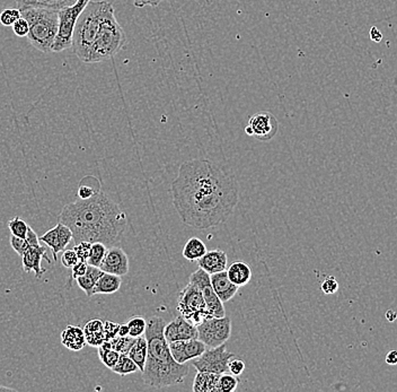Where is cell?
Returning <instances> with one entry per match:
<instances>
[{
	"mask_svg": "<svg viewBox=\"0 0 397 392\" xmlns=\"http://www.w3.org/2000/svg\"><path fill=\"white\" fill-rule=\"evenodd\" d=\"M126 43V32L116 19V10L112 6L102 21L100 31L89 50L86 64H95V62L110 60L123 49Z\"/></svg>",
	"mask_w": 397,
	"mask_h": 392,
	"instance_id": "cell-6",
	"label": "cell"
},
{
	"mask_svg": "<svg viewBox=\"0 0 397 392\" xmlns=\"http://www.w3.org/2000/svg\"><path fill=\"white\" fill-rule=\"evenodd\" d=\"M10 245H12V250L17 253V255L23 256L25 251H28V249L31 247L28 240L21 239L19 236H10Z\"/></svg>",
	"mask_w": 397,
	"mask_h": 392,
	"instance_id": "cell-37",
	"label": "cell"
},
{
	"mask_svg": "<svg viewBox=\"0 0 397 392\" xmlns=\"http://www.w3.org/2000/svg\"><path fill=\"white\" fill-rule=\"evenodd\" d=\"M107 251V247L104 243L94 242L92 243V248L89 252V257L87 259V264L91 266L100 267L102 260L104 259L105 253Z\"/></svg>",
	"mask_w": 397,
	"mask_h": 392,
	"instance_id": "cell-33",
	"label": "cell"
},
{
	"mask_svg": "<svg viewBox=\"0 0 397 392\" xmlns=\"http://www.w3.org/2000/svg\"><path fill=\"white\" fill-rule=\"evenodd\" d=\"M87 266H89L87 261H78V262L71 268V279H76L77 277H80V276L85 275Z\"/></svg>",
	"mask_w": 397,
	"mask_h": 392,
	"instance_id": "cell-45",
	"label": "cell"
},
{
	"mask_svg": "<svg viewBox=\"0 0 397 392\" xmlns=\"http://www.w3.org/2000/svg\"><path fill=\"white\" fill-rule=\"evenodd\" d=\"M246 368V364H245L244 361H241L239 359H230V363H228V372L232 375H236V377H239L243 374Z\"/></svg>",
	"mask_w": 397,
	"mask_h": 392,
	"instance_id": "cell-42",
	"label": "cell"
},
{
	"mask_svg": "<svg viewBox=\"0 0 397 392\" xmlns=\"http://www.w3.org/2000/svg\"><path fill=\"white\" fill-rule=\"evenodd\" d=\"M178 310L181 316L196 326L201 323L205 319L211 317L201 291L198 289V286L191 282H189L183 291L181 292L178 301Z\"/></svg>",
	"mask_w": 397,
	"mask_h": 392,
	"instance_id": "cell-8",
	"label": "cell"
},
{
	"mask_svg": "<svg viewBox=\"0 0 397 392\" xmlns=\"http://www.w3.org/2000/svg\"><path fill=\"white\" fill-rule=\"evenodd\" d=\"M165 320L160 317L147 319L145 337L148 343V353L142 379L146 386L156 389L183 383L189 374V365L180 364L172 356L169 344L164 336Z\"/></svg>",
	"mask_w": 397,
	"mask_h": 392,
	"instance_id": "cell-3",
	"label": "cell"
},
{
	"mask_svg": "<svg viewBox=\"0 0 397 392\" xmlns=\"http://www.w3.org/2000/svg\"><path fill=\"white\" fill-rule=\"evenodd\" d=\"M109 341H110L111 347L116 352L128 355L129 350H131L132 345L135 344L136 338L131 337V336H127V337L116 336L113 339L109 340Z\"/></svg>",
	"mask_w": 397,
	"mask_h": 392,
	"instance_id": "cell-34",
	"label": "cell"
},
{
	"mask_svg": "<svg viewBox=\"0 0 397 392\" xmlns=\"http://www.w3.org/2000/svg\"><path fill=\"white\" fill-rule=\"evenodd\" d=\"M122 284L121 276L103 273L95 285V294H114Z\"/></svg>",
	"mask_w": 397,
	"mask_h": 392,
	"instance_id": "cell-24",
	"label": "cell"
},
{
	"mask_svg": "<svg viewBox=\"0 0 397 392\" xmlns=\"http://www.w3.org/2000/svg\"><path fill=\"white\" fill-rule=\"evenodd\" d=\"M172 193L182 222L200 230L226 223L239 198L235 178L208 159L184 162L172 184Z\"/></svg>",
	"mask_w": 397,
	"mask_h": 392,
	"instance_id": "cell-1",
	"label": "cell"
},
{
	"mask_svg": "<svg viewBox=\"0 0 397 392\" xmlns=\"http://www.w3.org/2000/svg\"><path fill=\"white\" fill-rule=\"evenodd\" d=\"M103 273H104V271H103L100 267L91 266V265H89L85 275L77 277L75 280H76L77 285L80 286V288H82V289L85 292L87 296L92 297L93 295H95V285H96V282H98V278L103 275Z\"/></svg>",
	"mask_w": 397,
	"mask_h": 392,
	"instance_id": "cell-23",
	"label": "cell"
},
{
	"mask_svg": "<svg viewBox=\"0 0 397 392\" xmlns=\"http://www.w3.org/2000/svg\"><path fill=\"white\" fill-rule=\"evenodd\" d=\"M78 261H80V259L77 257L76 252H75L73 249H66V250L62 251V264L64 268L71 269Z\"/></svg>",
	"mask_w": 397,
	"mask_h": 392,
	"instance_id": "cell-38",
	"label": "cell"
},
{
	"mask_svg": "<svg viewBox=\"0 0 397 392\" xmlns=\"http://www.w3.org/2000/svg\"><path fill=\"white\" fill-rule=\"evenodd\" d=\"M120 355L121 354L119 352H116V350L111 347L109 340H105L104 343L98 347V357L101 359L102 363L110 370H112L114 368V365L118 363Z\"/></svg>",
	"mask_w": 397,
	"mask_h": 392,
	"instance_id": "cell-29",
	"label": "cell"
},
{
	"mask_svg": "<svg viewBox=\"0 0 397 392\" xmlns=\"http://www.w3.org/2000/svg\"><path fill=\"white\" fill-rule=\"evenodd\" d=\"M385 362L388 365H397V350H393L388 353Z\"/></svg>",
	"mask_w": 397,
	"mask_h": 392,
	"instance_id": "cell-49",
	"label": "cell"
},
{
	"mask_svg": "<svg viewBox=\"0 0 397 392\" xmlns=\"http://www.w3.org/2000/svg\"><path fill=\"white\" fill-rule=\"evenodd\" d=\"M42 259H46L49 264H51V260L48 258V252H46V247L39 245V247H30L28 251L24 252V255L21 256V260H23V269L25 273H31L34 271L37 278H41L43 274L46 273V270L41 266V261Z\"/></svg>",
	"mask_w": 397,
	"mask_h": 392,
	"instance_id": "cell-17",
	"label": "cell"
},
{
	"mask_svg": "<svg viewBox=\"0 0 397 392\" xmlns=\"http://www.w3.org/2000/svg\"><path fill=\"white\" fill-rule=\"evenodd\" d=\"M92 248V243L87 242V241H82V242L75 244V252H76L77 257L82 261H87L89 257V252Z\"/></svg>",
	"mask_w": 397,
	"mask_h": 392,
	"instance_id": "cell-39",
	"label": "cell"
},
{
	"mask_svg": "<svg viewBox=\"0 0 397 392\" xmlns=\"http://www.w3.org/2000/svg\"><path fill=\"white\" fill-rule=\"evenodd\" d=\"M112 6H113L112 3L105 0L89 1L75 25L71 48L73 53L85 64L91 46L101 28L102 21Z\"/></svg>",
	"mask_w": 397,
	"mask_h": 392,
	"instance_id": "cell-4",
	"label": "cell"
},
{
	"mask_svg": "<svg viewBox=\"0 0 397 392\" xmlns=\"http://www.w3.org/2000/svg\"><path fill=\"white\" fill-rule=\"evenodd\" d=\"M120 323H116V322L107 321L104 322V334L105 340L113 339L114 337L118 336V331H119Z\"/></svg>",
	"mask_w": 397,
	"mask_h": 392,
	"instance_id": "cell-43",
	"label": "cell"
},
{
	"mask_svg": "<svg viewBox=\"0 0 397 392\" xmlns=\"http://www.w3.org/2000/svg\"><path fill=\"white\" fill-rule=\"evenodd\" d=\"M21 17V10H16V8H7L0 12V24L3 26H12V24Z\"/></svg>",
	"mask_w": 397,
	"mask_h": 392,
	"instance_id": "cell-36",
	"label": "cell"
},
{
	"mask_svg": "<svg viewBox=\"0 0 397 392\" xmlns=\"http://www.w3.org/2000/svg\"><path fill=\"white\" fill-rule=\"evenodd\" d=\"M172 356L180 364H185L187 362L201 356L207 350V346L198 338L194 339L178 340L169 344Z\"/></svg>",
	"mask_w": 397,
	"mask_h": 392,
	"instance_id": "cell-14",
	"label": "cell"
},
{
	"mask_svg": "<svg viewBox=\"0 0 397 392\" xmlns=\"http://www.w3.org/2000/svg\"><path fill=\"white\" fill-rule=\"evenodd\" d=\"M62 344L67 350L80 352L86 346L84 329L78 326L69 325L62 332Z\"/></svg>",
	"mask_w": 397,
	"mask_h": 392,
	"instance_id": "cell-20",
	"label": "cell"
},
{
	"mask_svg": "<svg viewBox=\"0 0 397 392\" xmlns=\"http://www.w3.org/2000/svg\"><path fill=\"white\" fill-rule=\"evenodd\" d=\"M219 374L198 372L194 377L192 390L194 392H217Z\"/></svg>",
	"mask_w": 397,
	"mask_h": 392,
	"instance_id": "cell-25",
	"label": "cell"
},
{
	"mask_svg": "<svg viewBox=\"0 0 397 392\" xmlns=\"http://www.w3.org/2000/svg\"><path fill=\"white\" fill-rule=\"evenodd\" d=\"M89 1L91 0H77L73 6L64 7L59 10V30L53 43V53H62L71 49L75 25Z\"/></svg>",
	"mask_w": 397,
	"mask_h": 392,
	"instance_id": "cell-7",
	"label": "cell"
},
{
	"mask_svg": "<svg viewBox=\"0 0 397 392\" xmlns=\"http://www.w3.org/2000/svg\"><path fill=\"white\" fill-rule=\"evenodd\" d=\"M207 253V247L198 238H191L184 245L182 255L189 261H198Z\"/></svg>",
	"mask_w": 397,
	"mask_h": 392,
	"instance_id": "cell-28",
	"label": "cell"
},
{
	"mask_svg": "<svg viewBox=\"0 0 397 392\" xmlns=\"http://www.w3.org/2000/svg\"><path fill=\"white\" fill-rule=\"evenodd\" d=\"M112 371H113L114 373L124 377V375H128V374L136 373V372L139 371V368H138L135 362L129 357V355L121 354L119 361L114 365Z\"/></svg>",
	"mask_w": 397,
	"mask_h": 392,
	"instance_id": "cell-30",
	"label": "cell"
},
{
	"mask_svg": "<svg viewBox=\"0 0 397 392\" xmlns=\"http://www.w3.org/2000/svg\"><path fill=\"white\" fill-rule=\"evenodd\" d=\"M198 339L207 348H214L226 343L232 335V320L230 317H209L196 325Z\"/></svg>",
	"mask_w": 397,
	"mask_h": 392,
	"instance_id": "cell-9",
	"label": "cell"
},
{
	"mask_svg": "<svg viewBox=\"0 0 397 392\" xmlns=\"http://www.w3.org/2000/svg\"><path fill=\"white\" fill-rule=\"evenodd\" d=\"M210 280L214 293L217 294L223 304L232 301L239 292V286H236L235 284L230 282V279L227 276L226 270L220 271V273L212 274L210 275Z\"/></svg>",
	"mask_w": 397,
	"mask_h": 392,
	"instance_id": "cell-18",
	"label": "cell"
},
{
	"mask_svg": "<svg viewBox=\"0 0 397 392\" xmlns=\"http://www.w3.org/2000/svg\"><path fill=\"white\" fill-rule=\"evenodd\" d=\"M198 268L205 270L209 275L220 273L227 269L228 267V257L226 252L221 250H212L207 251L203 257L198 260Z\"/></svg>",
	"mask_w": 397,
	"mask_h": 392,
	"instance_id": "cell-19",
	"label": "cell"
},
{
	"mask_svg": "<svg viewBox=\"0 0 397 392\" xmlns=\"http://www.w3.org/2000/svg\"><path fill=\"white\" fill-rule=\"evenodd\" d=\"M101 268L104 273L114 274V275L122 276L129 273V258L124 250L119 247H111L107 248V253L102 260Z\"/></svg>",
	"mask_w": 397,
	"mask_h": 392,
	"instance_id": "cell-16",
	"label": "cell"
},
{
	"mask_svg": "<svg viewBox=\"0 0 397 392\" xmlns=\"http://www.w3.org/2000/svg\"><path fill=\"white\" fill-rule=\"evenodd\" d=\"M162 0H133V5L137 8H142V7L151 6L157 7Z\"/></svg>",
	"mask_w": 397,
	"mask_h": 392,
	"instance_id": "cell-47",
	"label": "cell"
},
{
	"mask_svg": "<svg viewBox=\"0 0 397 392\" xmlns=\"http://www.w3.org/2000/svg\"><path fill=\"white\" fill-rule=\"evenodd\" d=\"M39 239L41 242L48 245L53 250V259L57 261L59 252L66 250L68 245L71 244L73 241V232L67 225L59 222L55 227L48 231L46 234H43Z\"/></svg>",
	"mask_w": 397,
	"mask_h": 392,
	"instance_id": "cell-13",
	"label": "cell"
},
{
	"mask_svg": "<svg viewBox=\"0 0 397 392\" xmlns=\"http://www.w3.org/2000/svg\"><path fill=\"white\" fill-rule=\"evenodd\" d=\"M118 336H120V337H127V336H129V327L127 323L126 325H120Z\"/></svg>",
	"mask_w": 397,
	"mask_h": 392,
	"instance_id": "cell-50",
	"label": "cell"
},
{
	"mask_svg": "<svg viewBox=\"0 0 397 392\" xmlns=\"http://www.w3.org/2000/svg\"><path fill=\"white\" fill-rule=\"evenodd\" d=\"M278 121L270 112H259L250 118L245 132L260 141H270L278 132Z\"/></svg>",
	"mask_w": 397,
	"mask_h": 392,
	"instance_id": "cell-12",
	"label": "cell"
},
{
	"mask_svg": "<svg viewBox=\"0 0 397 392\" xmlns=\"http://www.w3.org/2000/svg\"><path fill=\"white\" fill-rule=\"evenodd\" d=\"M386 319H387L389 322H394L397 319V312L393 311V310H388L385 314Z\"/></svg>",
	"mask_w": 397,
	"mask_h": 392,
	"instance_id": "cell-51",
	"label": "cell"
},
{
	"mask_svg": "<svg viewBox=\"0 0 397 392\" xmlns=\"http://www.w3.org/2000/svg\"><path fill=\"white\" fill-rule=\"evenodd\" d=\"M19 7H41L49 10H60L64 7L73 6L77 0H15Z\"/></svg>",
	"mask_w": 397,
	"mask_h": 392,
	"instance_id": "cell-27",
	"label": "cell"
},
{
	"mask_svg": "<svg viewBox=\"0 0 397 392\" xmlns=\"http://www.w3.org/2000/svg\"><path fill=\"white\" fill-rule=\"evenodd\" d=\"M338 289H339V283L333 276H329L324 279V282L322 283V291L324 292V294H335Z\"/></svg>",
	"mask_w": 397,
	"mask_h": 392,
	"instance_id": "cell-41",
	"label": "cell"
},
{
	"mask_svg": "<svg viewBox=\"0 0 397 392\" xmlns=\"http://www.w3.org/2000/svg\"><path fill=\"white\" fill-rule=\"evenodd\" d=\"M164 336L168 344L174 343L178 340L194 339L198 338L196 326L184 318V317H175L164 328Z\"/></svg>",
	"mask_w": 397,
	"mask_h": 392,
	"instance_id": "cell-15",
	"label": "cell"
},
{
	"mask_svg": "<svg viewBox=\"0 0 397 392\" xmlns=\"http://www.w3.org/2000/svg\"><path fill=\"white\" fill-rule=\"evenodd\" d=\"M26 240H28V242L30 243L31 247H39L40 244V239H39V236L37 235V233L34 232L33 229L31 226H28V235H26Z\"/></svg>",
	"mask_w": 397,
	"mask_h": 392,
	"instance_id": "cell-46",
	"label": "cell"
},
{
	"mask_svg": "<svg viewBox=\"0 0 397 392\" xmlns=\"http://www.w3.org/2000/svg\"><path fill=\"white\" fill-rule=\"evenodd\" d=\"M96 189L91 187V186H87V184H80V188H78V193H77V196L80 199H89L91 197L94 196L96 193Z\"/></svg>",
	"mask_w": 397,
	"mask_h": 392,
	"instance_id": "cell-44",
	"label": "cell"
},
{
	"mask_svg": "<svg viewBox=\"0 0 397 392\" xmlns=\"http://www.w3.org/2000/svg\"><path fill=\"white\" fill-rule=\"evenodd\" d=\"M127 325L129 327V336L133 338L144 336L147 328V320L144 317L136 316L129 319Z\"/></svg>",
	"mask_w": 397,
	"mask_h": 392,
	"instance_id": "cell-32",
	"label": "cell"
},
{
	"mask_svg": "<svg viewBox=\"0 0 397 392\" xmlns=\"http://www.w3.org/2000/svg\"><path fill=\"white\" fill-rule=\"evenodd\" d=\"M28 225L24 220L21 217H14L8 222V229H10L12 235L19 236L21 239H26L28 235Z\"/></svg>",
	"mask_w": 397,
	"mask_h": 392,
	"instance_id": "cell-35",
	"label": "cell"
},
{
	"mask_svg": "<svg viewBox=\"0 0 397 392\" xmlns=\"http://www.w3.org/2000/svg\"><path fill=\"white\" fill-rule=\"evenodd\" d=\"M190 282L198 286V289L201 291L211 317L220 318V317L226 316L223 303L220 301L217 294L214 293V288L211 285L210 275L207 271L198 268L196 271H194L190 276Z\"/></svg>",
	"mask_w": 397,
	"mask_h": 392,
	"instance_id": "cell-11",
	"label": "cell"
},
{
	"mask_svg": "<svg viewBox=\"0 0 397 392\" xmlns=\"http://www.w3.org/2000/svg\"><path fill=\"white\" fill-rule=\"evenodd\" d=\"M226 271L230 282L239 287L248 285V283L251 282V267L248 266L244 261L232 262L230 266L227 267Z\"/></svg>",
	"mask_w": 397,
	"mask_h": 392,
	"instance_id": "cell-21",
	"label": "cell"
},
{
	"mask_svg": "<svg viewBox=\"0 0 397 392\" xmlns=\"http://www.w3.org/2000/svg\"><path fill=\"white\" fill-rule=\"evenodd\" d=\"M12 28L16 37H28V31H30V26H28V21L23 19V17L17 19V21L12 24Z\"/></svg>",
	"mask_w": 397,
	"mask_h": 392,
	"instance_id": "cell-40",
	"label": "cell"
},
{
	"mask_svg": "<svg viewBox=\"0 0 397 392\" xmlns=\"http://www.w3.org/2000/svg\"><path fill=\"white\" fill-rule=\"evenodd\" d=\"M58 220L71 229L75 244L102 242L107 248L119 242L128 224L126 213L100 189L89 199L64 206Z\"/></svg>",
	"mask_w": 397,
	"mask_h": 392,
	"instance_id": "cell-2",
	"label": "cell"
},
{
	"mask_svg": "<svg viewBox=\"0 0 397 392\" xmlns=\"http://www.w3.org/2000/svg\"><path fill=\"white\" fill-rule=\"evenodd\" d=\"M147 353H148V343H147L145 335L141 337L136 338L135 344L132 345L131 350H129L128 355L132 361L135 362L140 372L144 371Z\"/></svg>",
	"mask_w": 397,
	"mask_h": 392,
	"instance_id": "cell-26",
	"label": "cell"
},
{
	"mask_svg": "<svg viewBox=\"0 0 397 392\" xmlns=\"http://www.w3.org/2000/svg\"><path fill=\"white\" fill-rule=\"evenodd\" d=\"M239 377L236 375H232L230 372L226 373L220 374L219 380H218L217 392H232L235 391L239 386Z\"/></svg>",
	"mask_w": 397,
	"mask_h": 392,
	"instance_id": "cell-31",
	"label": "cell"
},
{
	"mask_svg": "<svg viewBox=\"0 0 397 392\" xmlns=\"http://www.w3.org/2000/svg\"><path fill=\"white\" fill-rule=\"evenodd\" d=\"M0 390H10V391H12V388H8V386H0Z\"/></svg>",
	"mask_w": 397,
	"mask_h": 392,
	"instance_id": "cell-52",
	"label": "cell"
},
{
	"mask_svg": "<svg viewBox=\"0 0 397 392\" xmlns=\"http://www.w3.org/2000/svg\"><path fill=\"white\" fill-rule=\"evenodd\" d=\"M235 355L228 352L223 344L214 348H207L201 356L192 359V365L198 372L223 374L228 372V363Z\"/></svg>",
	"mask_w": 397,
	"mask_h": 392,
	"instance_id": "cell-10",
	"label": "cell"
},
{
	"mask_svg": "<svg viewBox=\"0 0 397 392\" xmlns=\"http://www.w3.org/2000/svg\"><path fill=\"white\" fill-rule=\"evenodd\" d=\"M86 341L93 347H100L105 341L104 322L101 319H92L84 327Z\"/></svg>",
	"mask_w": 397,
	"mask_h": 392,
	"instance_id": "cell-22",
	"label": "cell"
},
{
	"mask_svg": "<svg viewBox=\"0 0 397 392\" xmlns=\"http://www.w3.org/2000/svg\"><path fill=\"white\" fill-rule=\"evenodd\" d=\"M19 10L30 26L28 42L41 53H53L59 30V10L41 7H19Z\"/></svg>",
	"mask_w": 397,
	"mask_h": 392,
	"instance_id": "cell-5",
	"label": "cell"
},
{
	"mask_svg": "<svg viewBox=\"0 0 397 392\" xmlns=\"http://www.w3.org/2000/svg\"><path fill=\"white\" fill-rule=\"evenodd\" d=\"M369 35L373 42L379 43L382 40V32L379 31L378 28H376V26H373V28H370Z\"/></svg>",
	"mask_w": 397,
	"mask_h": 392,
	"instance_id": "cell-48",
	"label": "cell"
}]
</instances>
